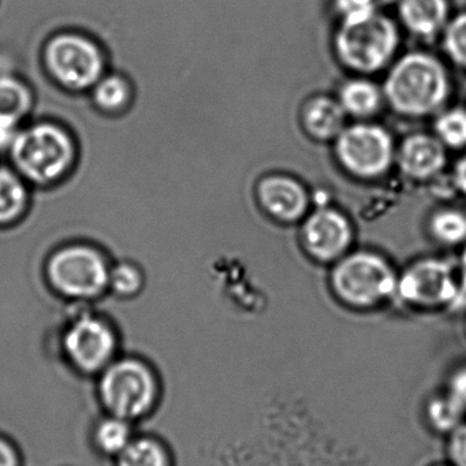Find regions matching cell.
Here are the masks:
<instances>
[{
  "instance_id": "6",
  "label": "cell",
  "mask_w": 466,
  "mask_h": 466,
  "mask_svg": "<svg viewBox=\"0 0 466 466\" xmlns=\"http://www.w3.org/2000/svg\"><path fill=\"white\" fill-rule=\"evenodd\" d=\"M400 45L397 26L380 12L342 18L334 47L343 66L361 75L380 72L394 58Z\"/></svg>"
},
{
  "instance_id": "10",
  "label": "cell",
  "mask_w": 466,
  "mask_h": 466,
  "mask_svg": "<svg viewBox=\"0 0 466 466\" xmlns=\"http://www.w3.org/2000/svg\"><path fill=\"white\" fill-rule=\"evenodd\" d=\"M334 151L339 165L351 176L362 179L384 176L397 155L391 135L373 124L345 127L335 138Z\"/></svg>"
},
{
  "instance_id": "24",
  "label": "cell",
  "mask_w": 466,
  "mask_h": 466,
  "mask_svg": "<svg viewBox=\"0 0 466 466\" xmlns=\"http://www.w3.org/2000/svg\"><path fill=\"white\" fill-rule=\"evenodd\" d=\"M435 136L446 148L461 149L466 147V110L454 107L441 111L436 116Z\"/></svg>"
},
{
  "instance_id": "15",
  "label": "cell",
  "mask_w": 466,
  "mask_h": 466,
  "mask_svg": "<svg viewBox=\"0 0 466 466\" xmlns=\"http://www.w3.org/2000/svg\"><path fill=\"white\" fill-rule=\"evenodd\" d=\"M346 116L338 100L319 96L305 105L302 125L316 140H335L346 127Z\"/></svg>"
},
{
  "instance_id": "14",
  "label": "cell",
  "mask_w": 466,
  "mask_h": 466,
  "mask_svg": "<svg viewBox=\"0 0 466 466\" xmlns=\"http://www.w3.org/2000/svg\"><path fill=\"white\" fill-rule=\"evenodd\" d=\"M398 15L403 26L414 36L433 39L449 24L447 0H400Z\"/></svg>"
},
{
  "instance_id": "23",
  "label": "cell",
  "mask_w": 466,
  "mask_h": 466,
  "mask_svg": "<svg viewBox=\"0 0 466 466\" xmlns=\"http://www.w3.org/2000/svg\"><path fill=\"white\" fill-rule=\"evenodd\" d=\"M430 231L433 238L447 247L466 242V214L455 208L439 209L431 217Z\"/></svg>"
},
{
  "instance_id": "31",
  "label": "cell",
  "mask_w": 466,
  "mask_h": 466,
  "mask_svg": "<svg viewBox=\"0 0 466 466\" xmlns=\"http://www.w3.org/2000/svg\"><path fill=\"white\" fill-rule=\"evenodd\" d=\"M447 392L466 409V367L458 368L451 373Z\"/></svg>"
},
{
  "instance_id": "13",
  "label": "cell",
  "mask_w": 466,
  "mask_h": 466,
  "mask_svg": "<svg viewBox=\"0 0 466 466\" xmlns=\"http://www.w3.org/2000/svg\"><path fill=\"white\" fill-rule=\"evenodd\" d=\"M395 162L408 178L427 181L438 176L446 166V147L436 136L416 133L400 143Z\"/></svg>"
},
{
  "instance_id": "2",
  "label": "cell",
  "mask_w": 466,
  "mask_h": 466,
  "mask_svg": "<svg viewBox=\"0 0 466 466\" xmlns=\"http://www.w3.org/2000/svg\"><path fill=\"white\" fill-rule=\"evenodd\" d=\"M95 379L105 413L135 424L151 416L162 400L159 372L144 357L119 354Z\"/></svg>"
},
{
  "instance_id": "16",
  "label": "cell",
  "mask_w": 466,
  "mask_h": 466,
  "mask_svg": "<svg viewBox=\"0 0 466 466\" xmlns=\"http://www.w3.org/2000/svg\"><path fill=\"white\" fill-rule=\"evenodd\" d=\"M137 435L135 422L105 413L91 432V443L97 454L116 460Z\"/></svg>"
},
{
  "instance_id": "25",
  "label": "cell",
  "mask_w": 466,
  "mask_h": 466,
  "mask_svg": "<svg viewBox=\"0 0 466 466\" xmlns=\"http://www.w3.org/2000/svg\"><path fill=\"white\" fill-rule=\"evenodd\" d=\"M34 107L31 89L15 77H0V113L24 119Z\"/></svg>"
},
{
  "instance_id": "4",
  "label": "cell",
  "mask_w": 466,
  "mask_h": 466,
  "mask_svg": "<svg viewBox=\"0 0 466 466\" xmlns=\"http://www.w3.org/2000/svg\"><path fill=\"white\" fill-rule=\"evenodd\" d=\"M59 351L67 367L96 378L119 356L121 337L116 324L89 305H75L58 335Z\"/></svg>"
},
{
  "instance_id": "17",
  "label": "cell",
  "mask_w": 466,
  "mask_h": 466,
  "mask_svg": "<svg viewBox=\"0 0 466 466\" xmlns=\"http://www.w3.org/2000/svg\"><path fill=\"white\" fill-rule=\"evenodd\" d=\"M29 206L28 182L10 167H0V228L20 222Z\"/></svg>"
},
{
  "instance_id": "28",
  "label": "cell",
  "mask_w": 466,
  "mask_h": 466,
  "mask_svg": "<svg viewBox=\"0 0 466 466\" xmlns=\"http://www.w3.org/2000/svg\"><path fill=\"white\" fill-rule=\"evenodd\" d=\"M395 0H339V7L342 18L361 15L368 12H380L381 7L394 4Z\"/></svg>"
},
{
  "instance_id": "19",
  "label": "cell",
  "mask_w": 466,
  "mask_h": 466,
  "mask_svg": "<svg viewBox=\"0 0 466 466\" xmlns=\"http://www.w3.org/2000/svg\"><path fill=\"white\" fill-rule=\"evenodd\" d=\"M116 466H174L170 447L152 433H137L114 460Z\"/></svg>"
},
{
  "instance_id": "11",
  "label": "cell",
  "mask_w": 466,
  "mask_h": 466,
  "mask_svg": "<svg viewBox=\"0 0 466 466\" xmlns=\"http://www.w3.org/2000/svg\"><path fill=\"white\" fill-rule=\"evenodd\" d=\"M301 239L310 258L320 263H335L348 255L353 242V228L342 212L323 207L308 215L302 225Z\"/></svg>"
},
{
  "instance_id": "1",
  "label": "cell",
  "mask_w": 466,
  "mask_h": 466,
  "mask_svg": "<svg viewBox=\"0 0 466 466\" xmlns=\"http://www.w3.org/2000/svg\"><path fill=\"white\" fill-rule=\"evenodd\" d=\"M384 102L403 116L421 118L439 113L450 95V78L443 64L431 54L409 53L387 73Z\"/></svg>"
},
{
  "instance_id": "20",
  "label": "cell",
  "mask_w": 466,
  "mask_h": 466,
  "mask_svg": "<svg viewBox=\"0 0 466 466\" xmlns=\"http://www.w3.org/2000/svg\"><path fill=\"white\" fill-rule=\"evenodd\" d=\"M132 95V86L129 81L124 76L116 75V73L103 76L92 88V100L95 106L110 116L122 113L125 108L129 107Z\"/></svg>"
},
{
  "instance_id": "5",
  "label": "cell",
  "mask_w": 466,
  "mask_h": 466,
  "mask_svg": "<svg viewBox=\"0 0 466 466\" xmlns=\"http://www.w3.org/2000/svg\"><path fill=\"white\" fill-rule=\"evenodd\" d=\"M111 264L99 248L67 244L51 253L45 275L51 290L73 305H91L108 294Z\"/></svg>"
},
{
  "instance_id": "9",
  "label": "cell",
  "mask_w": 466,
  "mask_h": 466,
  "mask_svg": "<svg viewBox=\"0 0 466 466\" xmlns=\"http://www.w3.org/2000/svg\"><path fill=\"white\" fill-rule=\"evenodd\" d=\"M395 296L402 299L403 304L416 309L460 307L458 272L443 258H420L398 275Z\"/></svg>"
},
{
  "instance_id": "30",
  "label": "cell",
  "mask_w": 466,
  "mask_h": 466,
  "mask_svg": "<svg viewBox=\"0 0 466 466\" xmlns=\"http://www.w3.org/2000/svg\"><path fill=\"white\" fill-rule=\"evenodd\" d=\"M0 466H23L20 449L4 433H0Z\"/></svg>"
},
{
  "instance_id": "22",
  "label": "cell",
  "mask_w": 466,
  "mask_h": 466,
  "mask_svg": "<svg viewBox=\"0 0 466 466\" xmlns=\"http://www.w3.org/2000/svg\"><path fill=\"white\" fill-rule=\"evenodd\" d=\"M425 414L433 430L449 435L465 421L466 409L446 391L430 400Z\"/></svg>"
},
{
  "instance_id": "34",
  "label": "cell",
  "mask_w": 466,
  "mask_h": 466,
  "mask_svg": "<svg viewBox=\"0 0 466 466\" xmlns=\"http://www.w3.org/2000/svg\"><path fill=\"white\" fill-rule=\"evenodd\" d=\"M433 466H452L451 463L450 465H433Z\"/></svg>"
},
{
  "instance_id": "35",
  "label": "cell",
  "mask_w": 466,
  "mask_h": 466,
  "mask_svg": "<svg viewBox=\"0 0 466 466\" xmlns=\"http://www.w3.org/2000/svg\"><path fill=\"white\" fill-rule=\"evenodd\" d=\"M465 91H466V83H465Z\"/></svg>"
},
{
  "instance_id": "7",
  "label": "cell",
  "mask_w": 466,
  "mask_h": 466,
  "mask_svg": "<svg viewBox=\"0 0 466 466\" xmlns=\"http://www.w3.org/2000/svg\"><path fill=\"white\" fill-rule=\"evenodd\" d=\"M398 275L378 253L360 250L335 261L329 277L332 293L346 307L375 309L397 293Z\"/></svg>"
},
{
  "instance_id": "26",
  "label": "cell",
  "mask_w": 466,
  "mask_h": 466,
  "mask_svg": "<svg viewBox=\"0 0 466 466\" xmlns=\"http://www.w3.org/2000/svg\"><path fill=\"white\" fill-rule=\"evenodd\" d=\"M443 46L449 58L466 70V13L449 21L443 31Z\"/></svg>"
},
{
  "instance_id": "32",
  "label": "cell",
  "mask_w": 466,
  "mask_h": 466,
  "mask_svg": "<svg viewBox=\"0 0 466 466\" xmlns=\"http://www.w3.org/2000/svg\"><path fill=\"white\" fill-rule=\"evenodd\" d=\"M452 179H454L455 187L461 193L466 195V155L458 160L452 173Z\"/></svg>"
},
{
  "instance_id": "12",
  "label": "cell",
  "mask_w": 466,
  "mask_h": 466,
  "mask_svg": "<svg viewBox=\"0 0 466 466\" xmlns=\"http://www.w3.org/2000/svg\"><path fill=\"white\" fill-rule=\"evenodd\" d=\"M261 208L279 222L293 223L307 214L309 196L297 179L286 176H268L258 185Z\"/></svg>"
},
{
  "instance_id": "29",
  "label": "cell",
  "mask_w": 466,
  "mask_h": 466,
  "mask_svg": "<svg viewBox=\"0 0 466 466\" xmlns=\"http://www.w3.org/2000/svg\"><path fill=\"white\" fill-rule=\"evenodd\" d=\"M23 129V119L0 113V151H10L18 133Z\"/></svg>"
},
{
  "instance_id": "3",
  "label": "cell",
  "mask_w": 466,
  "mask_h": 466,
  "mask_svg": "<svg viewBox=\"0 0 466 466\" xmlns=\"http://www.w3.org/2000/svg\"><path fill=\"white\" fill-rule=\"evenodd\" d=\"M13 168L28 184L50 187L75 167L77 146L61 125L37 122L23 127L9 151Z\"/></svg>"
},
{
  "instance_id": "8",
  "label": "cell",
  "mask_w": 466,
  "mask_h": 466,
  "mask_svg": "<svg viewBox=\"0 0 466 466\" xmlns=\"http://www.w3.org/2000/svg\"><path fill=\"white\" fill-rule=\"evenodd\" d=\"M43 64L54 81L72 92L92 91L106 75L102 48L91 37L59 34L46 43Z\"/></svg>"
},
{
  "instance_id": "27",
  "label": "cell",
  "mask_w": 466,
  "mask_h": 466,
  "mask_svg": "<svg viewBox=\"0 0 466 466\" xmlns=\"http://www.w3.org/2000/svg\"><path fill=\"white\" fill-rule=\"evenodd\" d=\"M447 455L452 466H466V421L449 433Z\"/></svg>"
},
{
  "instance_id": "33",
  "label": "cell",
  "mask_w": 466,
  "mask_h": 466,
  "mask_svg": "<svg viewBox=\"0 0 466 466\" xmlns=\"http://www.w3.org/2000/svg\"><path fill=\"white\" fill-rule=\"evenodd\" d=\"M458 279H460L461 301L460 305L466 302V242L461 252L460 267H458Z\"/></svg>"
},
{
  "instance_id": "18",
  "label": "cell",
  "mask_w": 466,
  "mask_h": 466,
  "mask_svg": "<svg viewBox=\"0 0 466 466\" xmlns=\"http://www.w3.org/2000/svg\"><path fill=\"white\" fill-rule=\"evenodd\" d=\"M383 91L376 84L364 78L350 80L340 86L338 103L346 116L354 118H370L379 113L383 106Z\"/></svg>"
},
{
  "instance_id": "21",
  "label": "cell",
  "mask_w": 466,
  "mask_h": 466,
  "mask_svg": "<svg viewBox=\"0 0 466 466\" xmlns=\"http://www.w3.org/2000/svg\"><path fill=\"white\" fill-rule=\"evenodd\" d=\"M144 286L146 275L140 266L127 260L111 264L108 294L122 301H127L140 296Z\"/></svg>"
}]
</instances>
